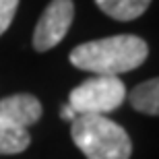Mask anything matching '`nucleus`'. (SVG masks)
I'll use <instances>...</instances> for the list:
<instances>
[{"mask_svg":"<svg viewBox=\"0 0 159 159\" xmlns=\"http://www.w3.org/2000/svg\"><path fill=\"white\" fill-rule=\"evenodd\" d=\"M149 46L139 35H112L85 41L70 52V64L95 77H118L130 72L147 60Z\"/></svg>","mask_w":159,"mask_h":159,"instance_id":"obj_1","label":"nucleus"},{"mask_svg":"<svg viewBox=\"0 0 159 159\" xmlns=\"http://www.w3.org/2000/svg\"><path fill=\"white\" fill-rule=\"evenodd\" d=\"M70 136L87 159H130L128 132L101 114H83L70 122Z\"/></svg>","mask_w":159,"mask_h":159,"instance_id":"obj_2","label":"nucleus"},{"mask_svg":"<svg viewBox=\"0 0 159 159\" xmlns=\"http://www.w3.org/2000/svg\"><path fill=\"white\" fill-rule=\"evenodd\" d=\"M126 99V85L118 77H91L75 87L68 95V106L77 116L101 114L118 110Z\"/></svg>","mask_w":159,"mask_h":159,"instance_id":"obj_3","label":"nucleus"},{"mask_svg":"<svg viewBox=\"0 0 159 159\" xmlns=\"http://www.w3.org/2000/svg\"><path fill=\"white\" fill-rule=\"evenodd\" d=\"M75 19L72 0H52L41 12L33 31V48L37 52H48L64 39Z\"/></svg>","mask_w":159,"mask_h":159,"instance_id":"obj_4","label":"nucleus"},{"mask_svg":"<svg viewBox=\"0 0 159 159\" xmlns=\"http://www.w3.org/2000/svg\"><path fill=\"white\" fill-rule=\"evenodd\" d=\"M41 101L31 93H17L0 99V124L29 130L41 118Z\"/></svg>","mask_w":159,"mask_h":159,"instance_id":"obj_5","label":"nucleus"},{"mask_svg":"<svg viewBox=\"0 0 159 159\" xmlns=\"http://www.w3.org/2000/svg\"><path fill=\"white\" fill-rule=\"evenodd\" d=\"M130 106L147 116H159V77L136 85L128 93Z\"/></svg>","mask_w":159,"mask_h":159,"instance_id":"obj_6","label":"nucleus"},{"mask_svg":"<svg viewBox=\"0 0 159 159\" xmlns=\"http://www.w3.org/2000/svg\"><path fill=\"white\" fill-rule=\"evenodd\" d=\"M95 4L114 21H134L149 8L151 0H95Z\"/></svg>","mask_w":159,"mask_h":159,"instance_id":"obj_7","label":"nucleus"},{"mask_svg":"<svg viewBox=\"0 0 159 159\" xmlns=\"http://www.w3.org/2000/svg\"><path fill=\"white\" fill-rule=\"evenodd\" d=\"M31 145L29 130L23 128H12L0 124V155H17L23 153Z\"/></svg>","mask_w":159,"mask_h":159,"instance_id":"obj_8","label":"nucleus"},{"mask_svg":"<svg viewBox=\"0 0 159 159\" xmlns=\"http://www.w3.org/2000/svg\"><path fill=\"white\" fill-rule=\"evenodd\" d=\"M19 0H0V35L11 27L12 19L17 15Z\"/></svg>","mask_w":159,"mask_h":159,"instance_id":"obj_9","label":"nucleus"},{"mask_svg":"<svg viewBox=\"0 0 159 159\" xmlns=\"http://www.w3.org/2000/svg\"><path fill=\"white\" fill-rule=\"evenodd\" d=\"M60 116H62L64 120H68V122H72V120L77 118V114H75V110H72L70 106H64V107H62V110H60Z\"/></svg>","mask_w":159,"mask_h":159,"instance_id":"obj_10","label":"nucleus"}]
</instances>
